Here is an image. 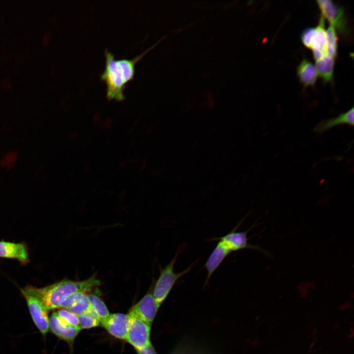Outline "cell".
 <instances>
[{
    "label": "cell",
    "instance_id": "1",
    "mask_svg": "<svg viewBox=\"0 0 354 354\" xmlns=\"http://www.w3.org/2000/svg\"><path fill=\"white\" fill-rule=\"evenodd\" d=\"M131 59H116L114 55L107 49L105 50V65L100 78L106 86V95L108 99L118 101L124 100V90L126 84L133 80L135 72V65L143 57L154 48L164 38Z\"/></svg>",
    "mask_w": 354,
    "mask_h": 354
},
{
    "label": "cell",
    "instance_id": "2",
    "mask_svg": "<svg viewBox=\"0 0 354 354\" xmlns=\"http://www.w3.org/2000/svg\"><path fill=\"white\" fill-rule=\"evenodd\" d=\"M99 280L92 276L83 281L63 279L42 288L27 286L22 289L37 297L47 311L59 308L62 302L71 294L88 293L100 285Z\"/></svg>",
    "mask_w": 354,
    "mask_h": 354
},
{
    "label": "cell",
    "instance_id": "3",
    "mask_svg": "<svg viewBox=\"0 0 354 354\" xmlns=\"http://www.w3.org/2000/svg\"><path fill=\"white\" fill-rule=\"evenodd\" d=\"M183 247L179 248L172 260L160 271L159 277L155 284L153 296L157 304L160 306L166 299L177 281L182 276L188 273L197 263L198 260L185 270L179 273L175 272V265L179 254Z\"/></svg>",
    "mask_w": 354,
    "mask_h": 354
},
{
    "label": "cell",
    "instance_id": "4",
    "mask_svg": "<svg viewBox=\"0 0 354 354\" xmlns=\"http://www.w3.org/2000/svg\"><path fill=\"white\" fill-rule=\"evenodd\" d=\"M127 315L129 327L126 340L136 350H141L150 344V325L139 318L131 310Z\"/></svg>",
    "mask_w": 354,
    "mask_h": 354
},
{
    "label": "cell",
    "instance_id": "5",
    "mask_svg": "<svg viewBox=\"0 0 354 354\" xmlns=\"http://www.w3.org/2000/svg\"><path fill=\"white\" fill-rule=\"evenodd\" d=\"M243 220H244V219L242 220L236 227L228 233L221 237L213 238V240H220L231 253L242 249H250L260 251L265 254L269 255L268 252L263 249L259 246L252 245L248 243L247 233L251 229V227L245 231H236Z\"/></svg>",
    "mask_w": 354,
    "mask_h": 354
},
{
    "label": "cell",
    "instance_id": "6",
    "mask_svg": "<svg viewBox=\"0 0 354 354\" xmlns=\"http://www.w3.org/2000/svg\"><path fill=\"white\" fill-rule=\"evenodd\" d=\"M20 291L25 298L35 325L40 333L45 335L49 330L48 311L37 297L26 292L22 289H20Z\"/></svg>",
    "mask_w": 354,
    "mask_h": 354
},
{
    "label": "cell",
    "instance_id": "7",
    "mask_svg": "<svg viewBox=\"0 0 354 354\" xmlns=\"http://www.w3.org/2000/svg\"><path fill=\"white\" fill-rule=\"evenodd\" d=\"M317 3L322 17L326 18L340 33H345L347 28L344 9L329 0H317Z\"/></svg>",
    "mask_w": 354,
    "mask_h": 354
},
{
    "label": "cell",
    "instance_id": "8",
    "mask_svg": "<svg viewBox=\"0 0 354 354\" xmlns=\"http://www.w3.org/2000/svg\"><path fill=\"white\" fill-rule=\"evenodd\" d=\"M100 324L113 336L126 340L129 327L127 315L121 313L110 314L101 321Z\"/></svg>",
    "mask_w": 354,
    "mask_h": 354
},
{
    "label": "cell",
    "instance_id": "9",
    "mask_svg": "<svg viewBox=\"0 0 354 354\" xmlns=\"http://www.w3.org/2000/svg\"><path fill=\"white\" fill-rule=\"evenodd\" d=\"M49 329L59 338L72 343L81 330L79 326L70 325L59 317L54 312L49 318Z\"/></svg>",
    "mask_w": 354,
    "mask_h": 354
},
{
    "label": "cell",
    "instance_id": "10",
    "mask_svg": "<svg viewBox=\"0 0 354 354\" xmlns=\"http://www.w3.org/2000/svg\"><path fill=\"white\" fill-rule=\"evenodd\" d=\"M0 258L14 259L23 265L30 262L28 247L23 242L0 240Z\"/></svg>",
    "mask_w": 354,
    "mask_h": 354
},
{
    "label": "cell",
    "instance_id": "11",
    "mask_svg": "<svg viewBox=\"0 0 354 354\" xmlns=\"http://www.w3.org/2000/svg\"><path fill=\"white\" fill-rule=\"evenodd\" d=\"M159 307L153 295L148 293L136 303L131 310L139 318L150 325L156 315Z\"/></svg>",
    "mask_w": 354,
    "mask_h": 354
},
{
    "label": "cell",
    "instance_id": "12",
    "mask_svg": "<svg viewBox=\"0 0 354 354\" xmlns=\"http://www.w3.org/2000/svg\"><path fill=\"white\" fill-rule=\"evenodd\" d=\"M231 253L223 243L218 240L216 246L211 252L205 264V267L207 271L206 284L209 281L211 275L224 260Z\"/></svg>",
    "mask_w": 354,
    "mask_h": 354
},
{
    "label": "cell",
    "instance_id": "13",
    "mask_svg": "<svg viewBox=\"0 0 354 354\" xmlns=\"http://www.w3.org/2000/svg\"><path fill=\"white\" fill-rule=\"evenodd\" d=\"M344 124L351 126L354 125V107L347 112L341 114L335 118L321 121L314 128V131L318 134H322L336 125Z\"/></svg>",
    "mask_w": 354,
    "mask_h": 354
},
{
    "label": "cell",
    "instance_id": "14",
    "mask_svg": "<svg viewBox=\"0 0 354 354\" xmlns=\"http://www.w3.org/2000/svg\"><path fill=\"white\" fill-rule=\"evenodd\" d=\"M297 74L300 82L305 87L315 83L317 73L314 65L307 59H304L297 68Z\"/></svg>",
    "mask_w": 354,
    "mask_h": 354
},
{
    "label": "cell",
    "instance_id": "15",
    "mask_svg": "<svg viewBox=\"0 0 354 354\" xmlns=\"http://www.w3.org/2000/svg\"><path fill=\"white\" fill-rule=\"evenodd\" d=\"M334 65V58L325 55L316 60L315 68L317 73L324 82H330L333 77Z\"/></svg>",
    "mask_w": 354,
    "mask_h": 354
},
{
    "label": "cell",
    "instance_id": "16",
    "mask_svg": "<svg viewBox=\"0 0 354 354\" xmlns=\"http://www.w3.org/2000/svg\"><path fill=\"white\" fill-rule=\"evenodd\" d=\"M311 49L318 51L324 55L326 52V31L325 29L324 20L323 17L320 19L318 26L315 28V32L312 42Z\"/></svg>",
    "mask_w": 354,
    "mask_h": 354
},
{
    "label": "cell",
    "instance_id": "17",
    "mask_svg": "<svg viewBox=\"0 0 354 354\" xmlns=\"http://www.w3.org/2000/svg\"><path fill=\"white\" fill-rule=\"evenodd\" d=\"M88 297L93 310L101 321L106 318L110 315L109 310L104 302L97 295L93 294H88Z\"/></svg>",
    "mask_w": 354,
    "mask_h": 354
},
{
    "label": "cell",
    "instance_id": "18",
    "mask_svg": "<svg viewBox=\"0 0 354 354\" xmlns=\"http://www.w3.org/2000/svg\"><path fill=\"white\" fill-rule=\"evenodd\" d=\"M81 328H89L96 326L100 324V320L91 309L89 312L77 316Z\"/></svg>",
    "mask_w": 354,
    "mask_h": 354
},
{
    "label": "cell",
    "instance_id": "19",
    "mask_svg": "<svg viewBox=\"0 0 354 354\" xmlns=\"http://www.w3.org/2000/svg\"><path fill=\"white\" fill-rule=\"evenodd\" d=\"M337 40L335 29L330 25L326 31V52L328 55L333 58L337 54Z\"/></svg>",
    "mask_w": 354,
    "mask_h": 354
},
{
    "label": "cell",
    "instance_id": "20",
    "mask_svg": "<svg viewBox=\"0 0 354 354\" xmlns=\"http://www.w3.org/2000/svg\"><path fill=\"white\" fill-rule=\"evenodd\" d=\"M91 309L88 294H86L78 302L66 310L79 316L89 312Z\"/></svg>",
    "mask_w": 354,
    "mask_h": 354
},
{
    "label": "cell",
    "instance_id": "21",
    "mask_svg": "<svg viewBox=\"0 0 354 354\" xmlns=\"http://www.w3.org/2000/svg\"><path fill=\"white\" fill-rule=\"evenodd\" d=\"M18 158V154L15 150L5 153L0 159V167L7 171L13 169Z\"/></svg>",
    "mask_w": 354,
    "mask_h": 354
},
{
    "label": "cell",
    "instance_id": "22",
    "mask_svg": "<svg viewBox=\"0 0 354 354\" xmlns=\"http://www.w3.org/2000/svg\"><path fill=\"white\" fill-rule=\"evenodd\" d=\"M56 313L59 318L67 324L73 326L80 327L77 316L68 310L64 309H59L56 312Z\"/></svg>",
    "mask_w": 354,
    "mask_h": 354
},
{
    "label": "cell",
    "instance_id": "23",
    "mask_svg": "<svg viewBox=\"0 0 354 354\" xmlns=\"http://www.w3.org/2000/svg\"><path fill=\"white\" fill-rule=\"evenodd\" d=\"M87 293L79 292L68 296L61 304L59 308L67 309L78 302Z\"/></svg>",
    "mask_w": 354,
    "mask_h": 354
},
{
    "label": "cell",
    "instance_id": "24",
    "mask_svg": "<svg viewBox=\"0 0 354 354\" xmlns=\"http://www.w3.org/2000/svg\"><path fill=\"white\" fill-rule=\"evenodd\" d=\"M315 32V28H308L303 30L301 34L302 43L307 48L311 47L312 42Z\"/></svg>",
    "mask_w": 354,
    "mask_h": 354
},
{
    "label": "cell",
    "instance_id": "25",
    "mask_svg": "<svg viewBox=\"0 0 354 354\" xmlns=\"http://www.w3.org/2000/svg\"><path fill=\"white\" fill-rule=\"evenodd\" d=\"M139 354H156L152 346L150 344L146 347L140 350H137Z\"/></svg>",
    "mask_w": 354,
    "mask_h": 354
}]
</instances>
